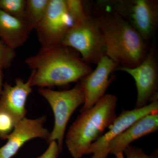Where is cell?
Returning <instances> with one entry per match:
<instances>
[{
  "instance_id": "obj_1",
  "label": "cell",
  "mask_w": 158,
  "mask_h": 158,
  "mask_svg": "<svg viewBox=\"0 0 158 158\" xmlns=\"http://www.w3.org/2000/svg\"><path fill=\"white\" fill-rule=\"evenodd\" d=\"M94 16L103 38L106 56L121 65L133 68L142 62L148 52L146 41L131 25L101 1Z\"/></svg>"
},
{
  "instance_id": "obj_2",
  "label": "cell",
  "mask_w": 158,
  "mask_h": 158,
  "mask_svg": "<svg viewBox=\"0 0 158 158\" xmlns=\"http://www.w3.org/2000/svg\"><path fill=\"white\" fill-rule=\"evenodd\" d=\"M32 69V87L41 88L62 86L76 82L92 72L82 59L62 45L41 48L24 61Z\"/></svg>"
},
{
  "instance_id": "obj_3",
  "label": "cell",
  "mask_w": 158,
  "mask_h": 158,
  "mask_svg": "<svg viewBox=\"0 0 158 158\" xmlns=\"http://www.w3.org/2000/svg\"><path fill=\"white\" fill-rule=\"evenodd\" d=\"M117 98L105 94L92 107L81 112L71 126L65 137V144L73 158L86 155L90 145L103 135L105 130L116 118Z\"/></svg>"
},
{
  "instance_id": "obj_4",
  "label": "cell",
  "mask_w": 158,
  "mask_h": 158,
  "mask_svg": "<svg viewBox=\"0 0 158 158\" xmlns=\"http://www.w3.org/2000/svg\"><path fill=\"white\" fill-rule=\"evenodd\" d=\"M61 45L78 51L85 62L97 64L106 56V45L101 32L96 21L88 13L85 18L70 27Z\"/></svg>"
},
{
  "instance_id": "obj_5",
  "label": "cell",
  "mask_w": 158,
  "mask_h": 158,
  "mask_svg": "<svg viewBox=\"0 0 158 158\" xmlns=\"http://www.w3.org/2000/svg\"><path fill=\"white\" fill-rule=\"evenodd\" d=\"M38 93L47 101L54 115L55 123L48 143L56 141L62 152L65 129L71 116L79 106L84 105L85 95L80 84L68 90L56 91L40 88Z\"/></svg>"
},
{
  "instance_id": "obj_6",
  "label": "cell",
  "mask_w": 158,
  "mask_h": 158,
  "mask_svg": "<svg viewBox=\"0 0 158 158\" xmlns=\"http://www.w3.org/2000/svg\"><path fill=\"white\" fill-rule=\"evenodd\" d=\"M126 21L147 41L156 31L158 2L155 0L101 1Z\"/></svg>"
},
{
  "instance_id": "obj_7",
  "label": "cell",
  "mask_w": 158,
  "mask_h": 158,
  "mask_svg": "<svg viewBox=\"0 0 158 158\" xmlns=\"http://www.w3.org/2000/svg\"><path fill=\"white\" fill-rule=\"evenodd\" d=\"M73 25L65 0H50L45 15L35 29L41 48L61 45Z\"/></svg>"
},
{
  "instance_id": "obj_8",
  "label": "cell",
  "mask_w": 158,
  "mask_h": 158,
  "mask_svg": "<svg viewBox=\"0 0 158 158\" xmlns=\"http://www.w3.org/2000/svg\"><path fill=\"white\" fill-rule=\"evenodd\" d=\"M116 69L128 73L135 82L138 95L135 109L144 107L148 102L158 101V62L152 48L138 66L133 68L119 67Z\"/></svg>"
},
{
  "instance_id": "obj_9",
  "label": "cell",
  "mask_w": 158,
  "mask_h": 158,
  "mask_svg": "<svg viewBox=\"0 0 158 158\" xmlns=\"http://www.w3.org/2000/svg\"><path fill=\"white\" fill-rule=\"evenodd\" d=\"M157 111H158V101L150 103L140 109L123 111L109 127L107 132L103 134L98 140L90 145L86 155L92 154L90 158H107L110 154L109 145L110 141L139 118Z\"/></svg>"
},
{
  "instance_id": "obj_10",
  "label": "cell",
  "mask_w": 158,
  "mask_h": 158,
  "mask_svg": "<svg viewBox=\"0 0 158 158\" xmlns=\"http://www.w3.org/2000/svg\"><path fill=\"white\" fill-rule=\"evenodd\" d=\"M97 64L95 70L81 79L79 83L85 95L81 113L92 107L105 95L111 82L110 74L118 65L107 56L102 58Z\"/></svg>"
},
{
  "instance_id": "obj_11",
  "label": "cell",
  "mask_w": 158,
  "mask_h": 158,
  "mask_svg": "<svg viewBox=\"0 0 158 158\" xmlns=\"http://www.w3.org/2000/svg\"><path fill=\"white\" fill-rule=\"evenodd\" d=\"M45 116L35 119L25 117L16 124L7 137V142L0 148V158H11L26 142L35 138L48 141L50 132L44 127Z\"/></svg>"
},
{
  "instance_id": "obj_12",
  "label": "cell",
  "mask_w": 158,
  "mask_h": 158,
  "mask_svg": "<svg viewBox=\"0 0 158 158\" xmlns=\"http://www.w3.org/2000/svg\"><path fill=\"white\" fill-rule=\"evenodd\" d=\"M158 111L139 118L123 132L110 141V154L115 158H124V152L133 141L144 136L157 131Z\"/></svg>"
},
{
  "instance_id": "obj_13",
  "label": "cell",
  "mask_w": 158,
  "mask_h": 158,
  "mask_svg": "<svg viewBox=\"0 0 158 158\" xmlns=\"http://www.w3.org/2000/svg\"><path fill=\"white\" fill-rule=\"evenodd\" d=\"M32 88L30 77L26 82L23 79L17 78L13 86L7 82L4 84L2 92L0 96V103L18 122L26 117V102L32 92Z\"/></svg>"
},
{
  "instance_id": "obj_14",
  "label": "cell",
  "mask_w": 158,
  "mask_h": 158,
  "mask_svg": "<svg viewBox=\"0 0 158 158\" xmlns=\"http://www.w3.org/2000/svg\"><path fill=\"white\" fill-rule=\"evenodd\" d=\"M32 31L23 19L0 9V40L9 47L15 50L23 45Z\"/></svg>"
},
{
  "instance_id": "obj_15",
  "label": "cell",
  "mask_w": 158,
  "mask_h": 158,
  "mask_svg": "<svg viewBox=\"0 0 158 158\" xmlns=\"http://www.w3.org/2000/svg\"><path fill=\"white\" fill-rule=\"evenodd\" d=\"M50 0H27L23 19L32 30L43 18L47 10Z\"/></svg>"
},
{
  "instance_id": "obj_16",
  "label": "cell",
  "mask_w": 158,
  "mask_h": 158,
  "mask_svg": "<svg viewBox=\"0 0 158 158\" xmlns=\"http://www.w3.org/2000/svg\"><path fill=\"white\" fill-rule=\"evenodd\" d=\"M19 122L0 103V139L6 140Z\"/></svg>"
},
{
  "instance_id": "obj_17",
  "label": "cell",
  "mask_w": 158,
  "mask_h": 158,
  "mask_svg": "<svg viewBox=\"0 0 158 158\" xmlns=\"http://www.w3.org/2000/svg\"><path fill=\"white\" fill-rule=\"evenodd\" d=\"M27 0H0V9L7 14L23 19Z\"/></svg>"
},
{
  "instance_id": "obj_18",
  "label": "cell",
  "mask_w": 158,
  "mask_h": 158,
  "mask_svg": "<svg viewBox=\"0 0 158 158\" xmlns=\"http://www.w3.org/2000/svg\"><path fill=\"white\" fill-rule=\"evenodd\" d=\"M69 14L73 24L84 19L88 15L84 9L83 1L80 0H65Z\"/></svg>"
},
{
  "instance_id": "obj_19",
  "label": "cell",
  "mask_w": 158,
  "mask_h": 158,
  "mask_svg": "<svg viewBox=\"0 0 158 158\" xmlns=\"http://www.w3.org/2000/svg\"><path fill=\"white\" fill-rule=\"evenodd\" d=\"M15 56V50L9 47L0 40V69L9 68Z\"/></svg>"
},
{
  "instance_id": "obj_20",
  "label": "cell",
  "mask_w": 158,
  "mask_h": 158,
  "mask_svg": "<svg viewBox=\"0 0 158 158\" xmlns=\"http://www.w3.org/2000/svg\"><path fill=\"white\" fill-rule=\"evenodd\" d=\"M126 158H151V156L146 154L143 149L130 145L124 152Z\"/></svg>"
},
{
  "instance_id": "obj_21",
  "label": "cell",
  "mask_w": 158,
  "mask_h": 158,
  "mask_svg": "<svg viewBox=\"0 0 158 158\" xmlns=\"http://www.w3.org/2000/svg\"><path fill=\"white\" fill-rule=\"evenodd\" d=\"M61 152L56 141H51L49 143L48 148L41 156L35 158H57Z\"/></svg>"
},
{
  "instance_id": "obj_22",
  "label": "cell",
  "mask_w": 158,
  "mask_h": 158,
  "mask_svg": "<svg viewBox=\"0 0 158 158\" xmlns=\"http://www.w3.org/2000/svg\"><path fill=\"white\" fill-rule=\"evenodd\" d=\"M4 73H3V70L0 69V96L2 92L3 85V80H4Z\"/></svg>"
}]
</instances>
